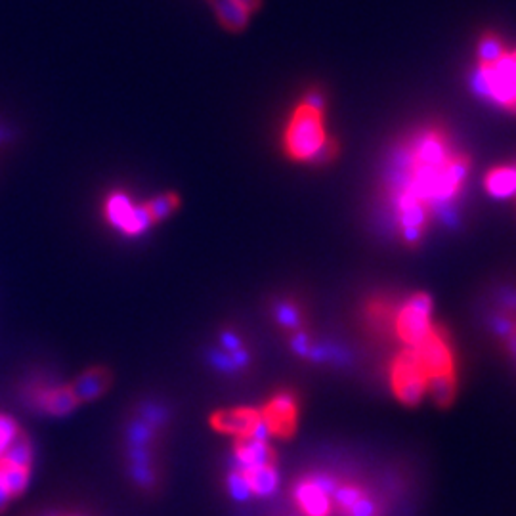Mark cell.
Masks as SVG:
<instances>
[{"label": "cell", "mask_w": 516, "mask_h": 516, "mask_svg": "<svg viewBox=\"0 0 516 516\" xmlns=\"http://www.w3.org/2000/svg\"><path fill=\"white\" fill-rule=\"evenodd\" d=\"M29 477H31L29 469H19V467L0 463V482L5 484L12 500L19 498V495L26 491L29 484Z\"/></svg>", "instance_id": "18"}, {"label": "cell", "mask_w": 516, "mask_h": 516, "mask_svg": "<svg viewBox=\"0 0 516 516\" xmlns=\"http://www.w3.org/2000/svg\"><path fill=\"white\" fill-rule=\"evenodd\" d=\"M260 417L270 432V437L287 440L297 432L299 425V400L293 392H279L260 409Z\"/></svg>", "instance_id": "5"}, {"label": "cell", "mask_w": 516, "mask_h": 516, "mask_svg": "<svg viewBox=\"0 0 516 516\" xmlns=\"http://www.w3.org/2000/svg\"><path fill=\"white\" fill-rule=\"evenodd\" d=\"M37 400H38V405L43 407L47 413H50V416H68V413H71L73 409L80 405L69 384L38 392Z\"/></svg>", "instance_id": "12"}, {"label": "cell", "mask_w": 516, "mask_h": 516, "mask_svg": "<svg viewBox=\"0 0 516 516\" xmlns=\"http://www.w3.org/2000/svg\"><path fill=\"white\" fill-rule=\"evenodd\" d=\"M363 490L356 484H342V486H337V490L333 491L332 495V500L333 503L346 514L350 509H353V505L363 498Z\"/></svg>", "instance_id": "20"}, {"label": "cell", "mask_w": 516, "mask_h": 516, "mask_svg": "<svg viewBox=\"0 0 516 516\" xmlns=\"http://www.w3.org/2000/svg\"><path fill=\"white\" fill-rule=\"evenodd\" d=\"M505 56L501 40L495 35H486L480 40V48H479V58H480V66H495L498 61Z\"/></svg>", "instance_id": "19"}, {"label": "cell", "mask_w": 516, "mask_h": 516, "mask_svg": "<svg viewBox=\"0 0 516 516\" xmlns=\"http://www.w3.org/2000/svg\"><path fill=\"white\" fill-rule=\"evenodd\" d=\"M346 516H379V509L374 501L367 498V495H363V498H360L353 505V509L346 512Z\"/></svg>", "instance_id": "24"}, {"label": "cell", "mask_w": 516, "mask_h": 516, "mask_svg": "<svg viewBox=\"0 0 516 516\" xmlns=\"http://www.w3.org/2000/svg\"><path fill=\"white\" fill-rule=\"evenodd\" d=\"M337 153H339L337 142H335V140H332V138H327V140L323 142V146L318 150V153L312 157V163H318V164L329 163V161H332Z\"/></svg>", "instance_id": "25"}, {"label": "cell", "mask_w": 516, "mask_h": 516, "mask_svg": "<svg viewBox=\"0 0 516 516\" xmlns=\"http://www.w3.org/2000/svg\"><path fill=\"white\" fill-rule=\"evenodd\" d=\"M52 516H61V514H52Z\"/></svg>", "instance_id": "32"}, {"label": "cell", "mask_w": 516, "mask_h": 516, "mask_svg": "<svg viewBox=\"0 0 516 516\" xmlns=\"http://www.w3.org/2000/svg\"><path fill=\"white\" fill-rule=\"evenodd\" d=\"M507 108H509V110H512V111L516 113V98H514V100H512V101L509 103V106H507Z\"/></svg>", "instance_id": "30"}, {"label": "cell", "mask_w": 516, "mask_h": 516, "mask_svg": "<svg viewBox=\"0 0 516 516\" xmlns=\"http://www.w3.org/2000/svg\"><path fill=\"white\" fill-rule=\"evenodd\" d=\"M12 501V498L8 495V491H6V488H5V484L0 482V512H5L6 511V507H8V503Z\"/></svg>", "instance_id": "29"}, {"label": "cell", "mask_w": 516, "mask_h": 516, "mask_svg": "<svg viewBox=\"0 0 516 516\" xmlns=\"http://www.w3.org/2000/svg\"><path fill=\"white\" fill-rule=\"evenodd\" d=\"M180 195L176 192H164L150 201L143 203V209L148 211L153 226L163 222V220H167L169 216H173L178 209H180Z\"/></svg>", "instance_id": "17"}, {"label": "cell", "mask_w": 516, "mask_h": 516, "mask_svg": "<svg viewBox=\"0 0 516 516\" xmlns=\"http://www.w3.org/2000/svg\"><path fill=\"white\" fill-rule=\"evenodd\" d=\"M234 456L237 461V469H249V467L276 463V451L272 449V446L264 440H257L251 437L236 438Z\"/></svg>", "instance_id": "10"}, {"label": "cell", "mask_w": 516, "mask_h": 516, "mask_svg": "<svg viewBox=\"0 0 516 516\" xmlns=\"http://www.w3.org/2000/svg\"><path fill=\"white\" fill-rule=\"evenodd\" d=\"M216 22L230 33H241L249 26L251 14L243 10L236 0H209Z\"/></svg>", "instance_id": "11"}, {"label": "cell", "mask_w": 516, "mask_h": 516, "mask_svg": "<svg viewBox=\"0 0 516 516\" xmlns=\"http://www.w3.org/2000/svg\"><path fill=\"white\" fill-rule=\"evenodd\" d=\"M291 346H293V350H295L299 356H304V358H308L310 348H312V346L308 344V337L304 333H297L293 337V341H291Z\"/></svg>", "instance_id": "27"}, {"label": "cell", "mask_w": 516, "mask_h": 516, "mask_svg": "<svg viewBox=\"0 0 516 516\" xmlns=\"http://www.w3.org/2000/svg\"><path fill=\"white\" fill-rule=\"evenodd\" d=\"M276 321L279 325H283L285 329H299L302 323V316H300V308L293 302H279L276 306Z\"/></svg>", "instance_id": "21"}, {"label": "cell", "mask_w": 516, "mask_h": 516, "mask_svg": "<svg viewBox=\"0 0 516 516\" xmlns=\"http://www.w3.org/2000/svg\"><path fill=\"white\" fill-rule=\"evenodd\" d=\"M327 140L323 127V110L302 101L295 108L283 134L285 153L295 161H312Z\"/></svg>", "instance_id": "1"}, {"label": "cell", "mask_w": 516, "mask_h": 516, "mask_svg": "<svg viewBox=\"0 0 516 516\" xmlns=\"http://www.w3.org/2000/svg\"><path fill=\"white\" fill-rule=\"evenodd\" d=\"M228 490L232 493V498L237 501H247L251 498V490L249 484H247L243 472L239 469L232 470L230 477H228Z\"/></svg>", "instance_id": "22"}, {"label": "cell", "mask_w": 516, "mask_h": 516, "mask_svg": "<svg viewBox=\"0 0 516 516\" xmlns=\"http://www.w3.org/2000/svg\"><path fill=\"white\" fill-rule=\"evenodd\" d=\"M413 350H416L417 360L426 374V377L442 375V374H456V362H453L451 346L437 327L432 329L430 335Z\"/></svg>", "instance_id": "6"}, {"label": "cell", "mask_w": 516, "mask_h": 516, "mask_svg": "<svg viewBox=\"0 0 516 516\" xmlns=\"http://www.w3.org/2000/svg\"><path fill=\"white\" fill-rule=\"evenodd\" d=\"M486 190L498 199H507L516 194V167H500L488 173Z\"/></svg>", "instance_id": "15"}, {"label": "cell", "mask_w": 516, "mask_h": 516, "mask_svg": "<svg viewBox=\"0 0 516 516\" xmlns=\"http://www.w3.org/2000/svg\"><path fill=\"white\" fill-rule=\"evenodd\" d=\"M430 314L432 299L426 293H416L409 297L407 302L398 310L395 329L405 346L416 348L430 335L432 329H435L430 321Z\"/></svg>", "instance_id": "3"}, {"label": "cell", "mask_w": 516, "mask_h": 516, "mask_svg": "<svg viewBox=\"0 0 516 516\" xmlns=\"http://www.w3.org/2000/svg\"><path fill=\"white\" fill-rule=\"evenodd\" d=\"M68 516H79V514H68Z\"/></svg>", "instance_id": "31"}, {"label": "cell", "mask_w": 516, "mask_h": 516, "mask_svg": "<svg viewBox=\"0 0 516 516\" xmlns=\"http://www.w3.org/2000/svg\"><path fill=\"white\" fill-rule=\"evenodd\" d=\"M19 432H22V428L17 426V423L12 417H6L0 413V456H3Z\"/></svg>", "instance_id": "23"}, {"label": "cell", "mask_w": 516, "mask_h": 516, "mask_svg": "<svg viewBox=\"0 0 516 516\" xmlns=\"http://www.w3.org/2000/svg\"><path fill=\"white\" fill-rule=\"evenodd\" d=\"M262 421L260 409L253 407H232V409H220L215 411L209 423L216 432L222 435H232L236 438L251 437L253 430Z\"/></svg>", "instance_id": "7"}, {"label": "cell", "mask_w": 516, "mask_h": 516, "mask_svg": "<svg viewBox=\"0 0 516 516\" xmlns=\"http://www.w3.org/2000/svg\"><path fill=\"white\" fill-rule=\"evenodd\" d=\"M220 342H222V348L226 350V354H232V353H236V350L243 348V344H241V339H239V337H237L236 333H230V332L222 333V337H220Z\"/></svg>", "instance_id": "26"}, {"label": "cell", "mask_w": 516, "mask_h": 516, "mask_svg": "<svg viewBox=\"0 0 516 516\" xmlns=\"http://www.w3.org/2000/svg\"><path fill=\"white\" fill-rule=\"evenodd\" d=\"M426 374L423 371L413 348H405L396 356L390 369V383L395 396L404 405H417L426 395Z\"/></svg>", "instance_id": "2"}, {"label": "cell", "mask_w": 516, "mask_h": 516, "mask_svg": "<svg viewBox=\"0 0 516 516\" xmlns=\"http://www.w3.org/2000/svg\"><path fill=\"white\" fill-rule=\"evenodd\" d=\"M426 395L440 407H449L458 395V377L456 374L432 375L426 379Z\"/></svg>", "instance_id": "14"}, {"label": "cell", "mask_w": 516, "mask_h": 516, "mask_svg": "<svg viewBox=\"0 0 516 516\" xmlns=\"http://www.w3.org/2000/svg\"><path fill=\"white\" fill-rule=\"evenodd\" d=\"M0 463L5 465H12V467H19V469H29L33 465V446L27 438L26 432L22 430L19 435L14 438V442L6 448V451L0 456Z\"/></svg>", "instance_id": "16"}, {"label": "cell", "mask_w": 516, "mask_h": 516, "mask_svg": "<svg viewBox=\"0 0 516 516\" xmlns=\"http://www.w3.org/2000/svg\"><path fill=\"white\" fill-rule=\"evenodd\" d=\"M243 472V477L249 484L251 495L257 498H268L278 490L279 477L274 465H260V467H249V469H239Z\"/></svg>", "instance_id": "13"}, {"label": "cell", "mask_w": 516, "mask_h": 516, "mask_svg": "<svg viewBox=\"0 0 516 516\" xmlns=\"http://www.w3.org/2000/svg\"><path fill=\"white\" fill-rule=\"evenodd\" d=\"M79 404H89L100 400L113 386V374L106 365H94L82 371L79 377L69 383Z\"/></svg>", "instance_id": "8"}, {"label": "cell", "mask_w": 516, "mask_h": 516, "mask_svg": "<svg viewBox=\"0 0 516 516\" xmlns=\"http://www.w3.org/2000/svg\"><path fill=\"white\" fill-rule=\"evenodd\" d=\"M236 3H237L243 10L249 12L251 16H253L257 10H260V6H262V0H236Z\"/></svg>", "instance_id": "28"}, {"label": "cell", "mask_w": 516, "mask_h": 516, "mask_svg": "<svg viewBox=\"0 0 516 516\" xmlns=\"http://www.w3.org/2000/svg\"><path fill=\"white\" fill-rule=\"evenodd\" d=\"M103 216L113 226L127 236H138L150 230L153 222L143 209V203L136 205L127 194L113 192L103 203Z\"/></svg>", "instance_id": "4"}, {"label": "cell", "mask_w": 516, "mask_h": 516, "mask_svg": "<svg viewBox=\"0 0 516 516\" xmlns=\"http://www.w3.org/2000/svg\"><path fill=\"white\" fill-rule=\"evenodd\" d=\"M295 501L304 516H329L333 511L332 495L318 488L308 477L295 486Z\"/></svg>", "instance_id": "9"}]
</instances>
